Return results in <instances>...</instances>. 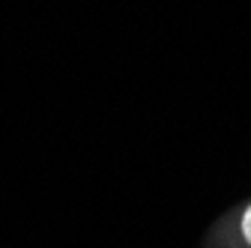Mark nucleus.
I'll return each mask as SVG.
<instances>
[{
	"mask_svg": "<svg viewBox=\"0 0 251 248\" xmlns=\"http://www.w3.org/2000/svg\"><path fill=\"white\" fill-rule=\"evenodd\" d=\"M242 233H245V239L251 242V206H248L245 215H242Z\"/></svg>",
	"mask_w": 251,
	"mask_h": 248,
	"instance_id": "obj_1",
	"label": "nucleus"
}]
</instances>
